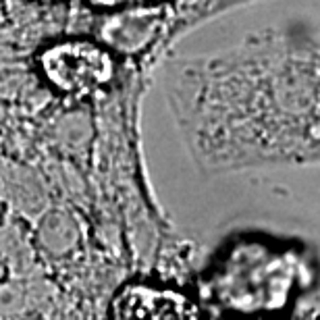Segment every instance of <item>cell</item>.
I'll list each match as a JSON object with an SVG mask.
<instances>
[{"instance_id":"cell-1","label":"cell","mask_w":320,"mask_h":320,"mask_svg":"<svg viewBox=\"0 0 320 320\" xmlns=\"http://www.w3.org/2000/svg\"><path fill=\"white\" fill-rule=\"evenodd\" d=\"M168 87L177 123L202 164L239 166L250 106H258L295 137L316 148L318 87L287 92L318 79L316 48L293 58L287 46L247 44L173 73Z\"/></svg>"},{"instance_id":"cell-2","label":"cell","mask_w":320,"mask_h":320,"mask_svg":"<svg viewBox=\"0 0 320 320\" xmlns=\"http://www.w3.org/2000/svg\"><path fill=\"white\" fill-rule=\"evenodd\" d=\"M40 69L50 85L63 94L87 96L114 79L112 52L90 40H65L40 54Z\"/></svg>"},{"instance_id":"cell-3","label":"cell","mask_w":320,"mask_h":320,"mask_svg":"<svg viewBox=\"0 0 320 320\" xmlns=\"http://www.w3.org/2000/svg\"><path fill=\"white\" fill-rule=\"evenodd\" d=\"M112 314L119 318H193L198 306L173 289L129 285L114 299Z\"/></svg>"},{"instance_id":"cell-4","label":"cell","mask_w":320,"mask_h":320,"mask_svg":"<svg viewBox=\"0 0 320 320\" xmlns=\"http://www.w3.org/2000/svg\"><path fill=\"white\" fill-rule=\"evenodd\" d=\"M87 2L96 8H102V11H112V8L121 6L125 0H87Z\"/></svg>"}]
</instances>
